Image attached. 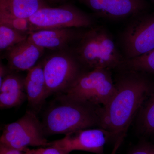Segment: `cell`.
Instances as JSON below:
<instances>
[{
    "instance_id": "cell-1",
    "label": "cell",
    "mask_w": 154,
    "mask_h": 154,
    "mask_svg": "<svg viewBox=\"0 0 154 154\" xmlns=\"http://www.w3.org/2000/svg\"><path fill=\"white\" fill-rule=\"evenodd\" d=\"M116 91L100 111L99 128L112 133L118 138L126 134L136 114L148 96L152 85L137 72L129 71L115 83Z\"/></svg>"
},
{
    "instance_id": "cell-2",
    "label": "cell",
    "mask_w": 154,
    "mask_h": 154,
    "mask_svg": "<svg viewBox=\"0 0 154 154\" xmlns=\"http://www.w3.org/2000/svg\"><path fill=\"white\" fill-rule=\"evenodd\" d=\"M101 108L76 101L65 94L57 95L45 110L42 123L45 136L66 134L100 125Z\"/></svg>"
},
{
    "instance_id": "cell-3",
    "label": "cell",
    "mask_w": 154,
    "mask_h": 154,
    "mask_svg": "<svg viewBox=\"0 0 154 154\" xmlns=\"http://www.w3.org/2000/svg\"><path fill=\"white\" fill-rule=\"evenodd\" d=\"M72 51L84 67L88 69L110 70L121 66L124 59L113 37L102 26L85 30Z\"/></svg>"
},
{
    "instance_id": "cell-4",
    "label": "cell",
    "mask_w": 154,
    "mask_h": 154,
    "mask_svg": "<svg viewBox=\"0 0 154 154\" xmlns=\"http://www.w3.org/2000/svg\"><path fill=\"white\" fill-rule=\"evenodd\" d=\"M116 91L110 70L96 69L85 71L65 94L94 107H105Z\"/></svg>"
},
{
    "instance_id": "cell-5",
    "label": "cell",
    "mask_w": 154,
    "mask_h": 154,
    "mask_svg": "<svg viewBox=\"0 0 154 154\" xmlns=\"http://www.w3.org/2000/svg\"><path fill=\"white\" fill-rule=\"evenodd\" d=\"M46 87V98L64 94L85 71L70 49L56 51L42 62Z\"/></svg>"
},
{
    "instance_id": "cell-6",
    "label": "cell",
    "mask_w": 154,
    "mask_h": 154,
    "mask_svg": "<svg viewBox=\"0 0 154 154\" xmlns=\"http://www.w3.org/2000/svg\"><path fill=\"white\" fill-rule=\"evenodd\" d=\"M42 122L36 113L28 110L17 121L5 125L0 144L25 151L28 146H48Z\"/></svg>"
},
{
    "instance_id": "cell-7",
    "label": "cell",
    "mask_w": 154,
    "mask_h": 154,
    "mask_svg": "<svg viewBox=\"0 0 154 154\" xmlns=\"http://www.w3.org/2000/svg\"><path fill=\"white\" fill-rule=\"evenodd\" d=\"M28 20L34 31L44 29L89 28L95 26L92 17L70 5L57 8L43 7Z\"/></svg>"
},
{
    "instance_id": "cell-8",
    "label": "cell",
    "mask_w": 154,
    "mask_h": 154,
    "mask_svg": "<svg viewBox=\"0 0 154 154\" xmlns=\"http://www.w3.org/2000/svg\"><path fill=\"white\" fill-rule=\"evenodd\" d=\"M125 58L131 59L154 49V14H141L134 18L122 36Z\"/></svg>"
},
{
    "instance_id": "cell-9",
    "label": "cell",
    "mask_w": 154,
    "mask_h": 154,
    "mask_svg": "<svg viewBox=\"0 0 154 154\" xmlns=\"http://www.w3.org/2000/svg\"><path fill=\"white\" fill-rule=\"evenodd\" d=\"M118 138L112 133L101 128H85L69 132L63 138L50 142L49 146L68 153L77 150L104 154L106 144L111 140H116Z\"/></svg>"
},
{
    "instance_id": "cell-10",
    "label": "cell",
    "mask_w": 154,
    "mask_h": 154,
    "mask_svg": "<svg viewBox=\"0 0 154 154\" xmlns=\"http://www.w3.org/2000/svg\"><path fill=\"white\" fill-rule=\"evenodd\" d=\"M98 17L109 20L133 18L145 12V0H79Z\"/></svg>"
},
{
    "instance_id": "cell-11",
    "label": "cell",
    "mask_w": 154,
    "mask_h": 154,
    "mask_svg": "<svg viewBox=\"0 0 154 154\" xmlns=\"http://www.w3.org/2000/svg\"><path fill=\"white\" fill-rule=\"evenodd\" d=\"M80 28L44 29L30 33L28 39L44 49L58 51L69 49L75 43L85 31Z\"/></svg>"
},
{
    "instance_id": "cell-12",
    "label": "cell",
    "mask_w": 154,
    "mask_h": 154,
    "mask_svg": "<svg viewBox=\"0 0 154 154\" xmlns=\"http://www.w3.org/2000/svg\"><path fill=\"white\" fill-rule=\"evenodd\" d=\"M44 50L27 38L5 51L8 67L11 71H28L36 65Z\"/></svg>"
},
{
    "instance_id": "cell-13",
    "label": "cell",
    "mask_w": 154,
    "mask_h": 154,
    "mask_svg": "<svg viewBox=\"0 0 154 154\" xmlns=\"http://www.w3.org/2000/svg\"><path fill=\"white\" fill-rule=\"evenodd\" d=\"M25 87L29 107L36 113L41 110L46 98V87L42 62L28 71Z\"/></svg>"
},
{
    "instance_id": "cell-14",
    "label": "cell",
    "mask_w": 154,
    "mask_h": 154,
    "mask_svg": "<svg viewBox=\"0 0 154 154\" xmlns=\"http://www.w3.org/2000/svg\"><path fill=\"white\" fill-rule=\"evenodd\" d=\"M27 99L25 79L11 71L0 84V108L8 109L22 105Z\"/></svg>"
},
{
    "instance_id": "cell-15",
    "label": "cell",
    "mask_w": 154,
    "mask_h": 154,
    "mask_svg": "<svg viewBox=\"0 0 154 154\" xmlns=\"http://www.w3.org/2000/svg\"><path fill=\"white\" fill-rule=\"evenodd\" d=\"M45 7L44 0H0V15L29 19Z\"/></svg>"
},
{
    "instance_id": "cell-16",
    "label": "cell",
    "mask_w": 154,
    "mask_h": 154,
    "mask_svg": "<svg viewBox=\"0 0 154 154\" xmlns=\"http://www.w3.org/2000/svg\"><path fill=\"white\" fill-rule=\"evenodd\" d=\"M139 122L143 132L146 134H154V87L152 86L140 110Z\"/></svg>"
},
{
    "instance_id": "cell-17",
    "label": "cell",
    "mask_w": 154,
    "mask_h": 154,
    "mask_svg": "<svg viewBox=\"0 0 154 154\" xmlns=\"http://www.w3.org/2000/svg\"><path fill=\"white\" fill-rule=\"evenodd\" d=\"M121 66L129 71L154 74V49L138 57L124 60Z\"/></svg>"
},
{
    "instance_id": "cell-18",
    "label": "cell",
    "mask_w": 154,
    "mask_h": 154,
    "mask_svg": "<svg viewBox=\"0 0 154 154\" xmlns=\"http://www.w3.org/2000/svg\"><path fill=\"white\" fill-rule=\"evenodd\" d=\"M29 35L23 34L7 25L0 24V49L7 51L28 38Z\"/></svg>"
},
{
    "instance_id": "cell-19",
    "label": "cell",
    "mask_w": 154,
    "mask_h": 154,
    "mask_svg": "<svg viewBox=\"0 0 154 154\" xmlns=\"http://www.w3.org/2000/svg\"><path fill=\"white\" fill-rule=\"evenodd\" d=\"M0 24L7 25L26 35H29L34 31L28 19L0 15Z\"/></svg>"
},
{
    "instance_id": "cell-20",
    "label": "cell",
    "mask_w": 154,
    "mask_h": 154,
    "mask_svg": "<svg viewBox=\"0 0 154 154\" xmlns=\"http://www.w3.org/2000/svg\"><path fill=\"white\" fill-rule=\"evenodd\" d=\"M128 154H154V144L142 142L133 148Z\"/></svg>"
},
{
    "instance_id": "cell-21",
    "label": "cell",
    "mask_w": 154,
    "mask_h": 154,
    "mask_svg": "<svg viewBox=\"0 0 154 154\" xmlns=\"http://www.w3.org/2000/svg\"><path fill=\"white\" fill-rule=\"evenodd\" d=\"M34 151L36 154H69L58 148L51 146L34 149Z\"/></svg>"
},
{
    "instance_id": "cell-22",
    "label": "cell",
    "mask_w": 154,
    "mask_h": 154,
    "mask_svg": "<svg viewBox=\"0 0 154 154\" xmlns=\"http://www.w3.org/2000/svg\"><path fill=\"white\" fill-rule=\"evenodd\" d=\"M125 135H123L119 137L116 140V141L115 144H114V147H113V150L111 152L110 154H116L117 152V151L120 147V146L121 145L122 142L124 140L125 137Z\"/></svg>"
},
{
    "instance_id": "cell-23",
    "label": "cell",
    "mask_w": 154,
    "mask_h": 154,
    "mask_svg": "<svg viewBox=\"0 0 154 154\" xmlns=\"http://www.w3.org/2000/svg\"><path fill=\"white\" fill-rule=\"evenodd\" d=\"M11 71L8 69V66H4L3 64H1L0 66V84L2 82L4 79L5 78L7 75L11 72Z\"/></svg>"
},
{
    "instance_id": "cell-24",
    "label": "cell",
    "mask_w": 154,
    "mask_h": 154,
    "mask_svg": "<svg viewBox=\"0 0 154 154\" xmlns=\"http://www.w3.org/2000/svg\"><path fill=\"white\" fill-rule=\"evenodd\" d=\"M23 154H36V153L34 151V149L30 150L28 148L24 152Z\"/></svg>"
},
{
    "instance_id": "cell-25",
    "label": "cell",
    "mask_w": 154,
    "mask_h": 154,
    "mask_svg": "<svg viewBox=\"0 0 154 154\" xmlns=\"http://www.w3.org/2000/svg\"><path fill=\"white\" fill-rule=\"evenodd\" d=\"M48 2L51 3H58L63 2L66 0H46Z\"/></svg>"
},
{
    "instance_id": "cell-26",
    "label": "cell",
    "mask_w": 154,
    "mask_h": 154,
    "mask_svg": "<svg viewBox=\"0 0 154 154\" xmlns=\"http://www.w3.org/2000/svg\"><path fill=\"white\" fill-rule=\"evenodd\" d=\"M152 1H153V2H154V0H152Z\"/></svg>"
}]
</instances>
